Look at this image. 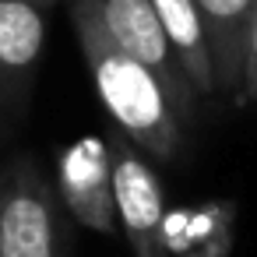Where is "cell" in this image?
<instances>
[{
  "label": "cell",
  "mask_w": 257,
  "mask_h": 257,
  "mask_svg": "<svg viewBox=\"0 0 257 257\" xmlns=\"http://www.w3.org/2000/svg\"><path fill=\"white\" fill-rule=\"evenodd\" d=\"M71 22H74L81 57L88 64L92 85L99 92V102H102L106 116L113 120V131H120L127 141H134L148 159L173 162L187 141V127L173 113L166 88L155 81V74L148 67H141L138 60L120 53L102 36L95 18L85 8H78L74 0H71Z\"/></svg>",
  "instance_id": "cell-1"
},
{
  "label": "cell",
  "mask_w": 257,
  "mask_h": 257,
  "mask_svg": "<svg viewBox=\"0 0 257 257\" xmlns=\"http://www.w3.org/2000/svg\"><path fill=\"white\" fill-rule=\"evenodd\" d=\"M67 229L57 187L32 155L0 166V257H64Z\"/></svg>",
  "instance_id": "cell-2"
},
{
  "label": "cell",
  "mask_w": 257,
  "mask_h": 257,
  "mask_svg": "<svg viewBox=\"0 0 257 257\" xmlns=\"http://www.w3.org/2000/svg\"><path fill=\"white\" fill-rule=\"evenodd\" d=\"M78 8H85L95 25L102 29V36L127 53L131 60H138L141 67H148L155 74V81L166 88L173 113L180 116L183 127H190L197 120V92L190 85V78L183 74L162 25L159 15L152 8V0H74Z\"/></svg>",
  "instance_id": "cell-3"
},
{
  "label": "cell",
  "mask_w": 257,
  "mask_h": 257,
  "mask_svg": "<svg viewBox=\"0 0 257 257\" xmlns=\"http://www.w3.org/2000/svg\"><path fill=\"white\" fill-rule=\"evenodd\" d=\"M109 155H113V197L120 232L134 257H166L162 253V218H166V194L152 159L127 141L120 131H106Z\"/></svg>",
  "instance_id": "cell-4"
},
{
  "label": "cell",
  "mask_w": 257,
  "mask_h": 257,
  "mask_svg": "<svg viewBox=\"0 0 257 257\" xmlns=\"http://www.w3.org/2000/svg\"><path fill=\"white\" fill-rule=\"evenodd\" d=\"M57 197L64 211L99 232V236H116L120 218H116V197H113V155L106 134H85L71 145L60 148L57 155Z\"/></svg>",
  "instance_id": "cell-5"
},
{
  "label": "cell",
  "mask_w": 257,
  "mask_h": 257,
  "mask_svg": "<svg viewBox=\"0 0 257 257\" xmlns=\"http://www.w3.org/2000/svg\"><path fill=\"white\" fill-rule=\"evenodd\" d=\"M46 8L29 0H0V99L22 116L46 53Z\"/></svg>",
  "instance_id": "cell-6"
},
{
  "label": "cell",
  "mask_w": 257,
  "mask_h": 257,
  "mask_svg": "<svg viewBox=\"0 0 257 257\" xmlns=\"http://www.w3.org/2000/svg\"><path fill=\"white\" fill-rule=\"evenodd\" d=\"M236 243V201H201L169 208L162 218L166 257H229Z\"/></svg>",
  "instance_id": "cell-7"
},
{
  "label": "cell",
  "mask_w": 257,
  "mask_h": 257,
  "mask_svg": "<svg viewBox=\"0 0 257 257\" xmlns=\"http://www.w3.org/2000/svg\"><path fill=\"white\" fill-rule=\"evenodd\" d=\"M208 46H211V71H215V95H225L236 102L239 78H243V43H246V25L257 8V0H194Z\"/></svg>",
  "instance_id": "cell-8"
},
{
  "label": "cell",
  "mask_w": 257,
  "mask_h": 257,
  "mask_svg": "<svg viewBox=\"0 0 257 257\" xmlns=\"http://www.w3.org/2000/svg\"><path fill=\"white\" fill-rule=\"evenodd\" d=\"M152 8L159 15V25L183 67V74L190 78L194 92L215 95V71H211V46H208V32L201 22V11L194 0H152Z\"/></svg>",
  "instance_id": "cell-9"
},
{
  "label": "cell",
  "mask_w": 257,
  "mask_h": 257,
  "mask_svg": "<svg viewBox=\"0 0 257 257\" xmlns=\"http://www.w3.org/2000/svg\"><path fill=\"white\" fill-rule=\"evenodd\" d=\"M232 106H257V8L246 25V43H243V78Z\"/></svg>",
  "instance_id": "cell-10"
},
{
  "label": "cell",
  "mask_w": 257,
  "mask_h": 257,
  "mask_svg": "<svg viewBox=\"0 0 257 257\" xmlns=\"http://www.w3.org/2000/svg\"><path fill=\"white\" fill-rule=\"evenodd\" d=\"M29 4H39V8H46V11H50V8H57V4H60V0H29Z\"/></svg>",
  "instance_id": "cell-11"
},
{
  "label": "cell",
  "mask_w": 257,
  "mask_h": 257,
  "mask_svg": "<svg viewBox=\"0 0 257 257\" xmlns=\"http://www.w3.org/2000/svg\"><path fill=\"white\" fill-rule=\"evenodd\" d=\"M4 120H8V106H4V99H0V131H4Z\"/></svg>",
  "instance_id": "cell-12"
}]
</instances>
